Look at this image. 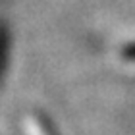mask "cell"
<instances>
[{"label": "cell", "mask_w": 135, "mask_h": 135, "mask_svg": "<svg viewBox=\"0 0 135 135\" xmlns=\"http://www.w3.org/2000/svg\"><path fill=\"white\" fill-rule=\"evenodd\" d=\"M37 124L41 126V131L45 133V135H58V131H56V127H54L50 122L46 120V116H42V114H39L37 116Z\"/></svg>", "instance_id": "6da1fadb"}]
</instances>
